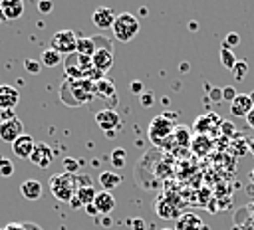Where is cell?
<instances>
[{
    "label": "cell",
    "instance_id": "6da1fadb",
    "mask_svg": "<svg viewBox=\"0 0 254 230\" xmlns=\"http://www.w3.org/2000/svg\"><path fill=\"white\" fill-rule=\"evenodd\" d=\"M60 95L62 101L67 105H85L89 103L95 95H93V81L91 79H64L62 87H60Z\"/></svg>",
    "mask_w": 254,
    "mask_h": 230
},
{
    "label": "cell",
    "instance_id": "7a4b0ae2",
    "mask_svg": "<svg viewBox=\"0 0 254 230\" xmlns=\"http://www.w3.org/2000/svg\"><path fill=\"white\" fill-rule=\"evenodd\" d=\"M50 192L54 194V198L62 200V202H69L77 188H79V182H77V174H69V172H62V174H54L50 176Z\"/></svg>",
    "mask_w": 254,
    "mask_h": 230
},
{
    "label": "cell",
    "instance_id": "3957f363",
    "mask_svg": "<svg viewBox=\"0 0 254 230\" xmlns=\"http://www.w3.org/2000/svg\"><path fill=\"white\" fill-rule=\"evenodd\" d=\"M139 30H141L139 18L133 16L131 12H121V14H117V16H115V22H113V26H111V32H113L115 40H119V42H123V44L131 42V40L139 34Z\"/></svg>",
    "mask_w": 254,
    "mask_h": 230
},
{
    "label": "cell",
    "instance_id": "277c9868",
    "mask_svg": "<svg viewBox=\"0 0 254 230\" xmlns=\"http://www.w3.org/2000/svg\"><path fill=\"white\" fill-rule=\"evenodd\" d=\"M64 69L69 79H89V75L93 71V61H91V58L73 52V54L65 56Z\"/></svg>",
    "mask_w": 254,
    "mask_h": 230
},
{
    "label": "cell",
    "instance_id": "5b68a950",
    "mask_svg": "<svg viewBox=\"0 0 254 230\" xmlns=\"http://www.w3.org/2000/svg\"><path fill=\"white\" fill-rule=\"evenodd\" d=\"M175 133V123L167 117V115H157L153 117L151 125H149V139L155 145H163V141L167 137H171Z\"/></svg>",
    "mask_w": 254,
    "mask_h": 230
},
{
    "label": "cell",
    "instance_id": "8992f818",
    "mask_svg": "<svg viewBox=\"0 0 254 230\" xmlns=\"http://www.w3.org/2000/svg\"><path fill=\"white\" fill-rule=\"evenodd\" d=\"M50 48L56 50L60 56L62 54H65V56L73 54L75 48H77V36H75V32L73 30H58L52 36V40H50Z\"/></svg>",
    "mask_w": 254,
    "mask_h": 230
},
{
    "label": "cell",
    "instance_id": "52a82bcc",
    "mask_svg": "<svg viewBox=\"0 0 254 230\" xmlns=\"http://www.w3.org/2000/svg\"><path fill=\"white\" fill-rule=\"evenodd\" d=\"M95 123L97 127L103 131V133H115L117 129H121V117L115 109L111 107H105V109H99L95 113Z\"/></svg>",
    "mask_w": 254,
    "mask_h": 230
},
{
    "label": "cell",
    "instance_id": "ba28073f",
    "mask_svg": "<svg viewBox=\"0 0 254 230\" xmlns=\"http://www.w3.org/2000/svg\"><path fill=\"white\" fill-rule=\"evenodd\" d=\"M91 61H93V69H97L101 73H107L113 67V48H111V44H105V46L97 48Z\"/></svg>",
    "mask_w": 254,
    "mask_h": 230
},
{
    "label": "cell",
    "instance_id": "9c48e42d",
    "mask_svg": "<svg viewBox=\"0 0 254 230\" xmlns=\"http://www.w3.org/2000/svg\"><path fill=\"white\" fill-rule=\"evenodd\" d=\"M30 161H32L36 167H40V169L50 167L52 161H54V151H52V147H50L48 143H36V147H34V151H32V155H30Z\"/></svg>",
    "mask_w": 254,
    "mask_h": 230
},
{
    "label": "cell",
    "instance_id": "30bf717a",
    "mask_svg": "<svg viewBox=\"0 0 254 230\" xmlns=\"http://www.w3.org/2000/svg\"><path fill=\"white\" fill-rule=\"evenodd\" d=\"M34 147H36L34 137L28 135V133H24L22 137H18V139L12 143V153H14L18 159H30Z\"/></svg>",
    "mask_w": 254,
    "mask_h": 230
},
{
    "label": "cell",
    "instance_id": "8fae6325",
    "mask_svg": "<svg viewBox=\"0 0 254 230\" xmlns=\"http://www.w3.org/2000/svg\"><path fill=\"white\" fill-rule=\"evenodd\" d=\"M22 135H24V125H22L20 119L8 121V123H0V139L4 143H14Z\"/></svg>",
    "mask_w": 254,
    "mask_h": 230
},
{
    "label": "cell",
    "instance_id": "7c38bea8",
    "mask_svg": "<svg viewBox=\"0 0 254 230\" xmlns=\"http://www.w3.org/2000/svg\"><path fill=\"white\" fill-rule=\"evenodd\" d=\"M115 16H117V14H115L111 8H107V6H99V8H95V10H93L91 20H93L95 28H99V30H107V28H111V26H113Z\"/></svg>",
    "mask_w": 254,
    "mask_h": 230
},
{
    "label": "cell",
    "instance_id": "4fadbf2b",
    "mask_svg": "<svg viewBox=\"0 0 254 230\" xmlns=\"http://www.w3.org/2000/svg\"><path fill=\"white\" fill-rule=\"evenodd\" d=\"M20 101V91L8 83L0 85V111L4 109H14Z\"/></svg>",
    "mask_w": 254,
    "mask_h": 230
},
{
    "label": "cell",
    "instance_id": "5bb4252c",
    "mask_svg": "<svg viewBox=\"0 0 254 230\" xmlns=\"http://www.w3.org/2000/svg\"><path fill=\"white\" fill-rule=\"evenodd\" d=\"M252 107H254V105H252L248 93H238V95L234 97V101L230 103V113H232L234 117H246Z\"/></svg>",
    "mask_w": 254,
    "mask_h": 230
},
{
    "label": "cell",
    "instance_id": "9a60e30c",
    "mask_svg": "<svg viewBox=\"0 0 254 230\" xmlns=\"http://www.w3.org/2000/svg\"><path fill=\"white\" fill-rule=\"evenodd\" d=\"M20 192L26 200H40L42 198V182L40 180H34V178H28L20 184Z\"/></svg>",
    "mask_w": 254,
    "mask_h": 230
},
{
    "label": "cell",
    "instance_id": "2e32d148",
    "mask_svg": "<svg viewBox=\"0 0 254 230\" xmlns=\"http://www.w3.org/2000/svg\"><path fill=\"white\" fill-rule=\"evenodd\" d=\"M93 204H95V208L99 210V214L109 216V212L115 208V198H113V194H111V192L101 190V192H97V196H95Z\"/></svg>",
    "mask_w": 254,
    "mask_h": 230
},
{
    "label": "cell",
    "instance_id": "e0dca14e",
    "mask_svg": "<svg viewBox=\"0 0 254 230\" xmlns=\"http://www.w3.org/2000/svg\"><path fill=\"white\" fill-rule=\"evenodd\" d=\"M93 95L99 99H115V85L111 79H99L93 83Z\"/></svg>",
    "mask_w": 254,
    "mask_h": 230
},
{
    "label": "cell",
    "instance_id": "ac0fdd59",
    "mask_svg": "<svg viewBox=\"0 0 254 230\" xmlns=\"http://www.w3.org/2000/svg\"><path fill=\"white\" fill-rule=\"evenodd\" d=\"M177 230H208V226L202 224V220L194 214H185L177 222Z\"/></svg>",
    "mask_w": 254,
    "mask_h": 230
},
{
    "label": "cell",
    "instance_id": "d6986e66",
    "mask_svg": "<svg viewBox=\"0 0 254 230\" xmlns=\"http://www.w3.org/2000/svg\"><path fill=\"white\" fill-rule=\"evenodd\" d=\"M0 8L6 16V20H18L24 12V4L20 0H10V2H0Z\"/></svg>",
    "mask_w": 254,
    "mask_h": 230
},
{
    "label": "cell",
    "instance_id": "ffe728a7",
    "mask_svg": "<svg viewBox=\"0 0 254 230\" xmlns=\"http://www.w3.org/2000/svg\"><path fill=\"white\" fill-rule=\"evenodd\" d=\"M99 184L103 186V190L109 192L121 184V174H117L113 171H103V172H99Z\"/></svg>",
    "mask_w": 254,
    "mask_h": 230
},
{
    "label": "cell",
    "instance_id": "44dd1931",
    "mask_svg": "<svg viewBox=\"0 0 254 230\" xmlns=\"http://www.w3.org/2000/svg\"><path fill=\"white\" fill-rule=\"evenodd\" d=\"M95 38H87V36H77V48L75 52L81 54V56H87V58H93L95 54Z\"/></svg>",
    "mask_w": 254,
    "mask_h": 230
},
{
    "label": "cell",
    "instance_id": "7402d4cb",
    "mask_svg": "<svg viewBox=\"0 0 254 230\" xmlns=\"http://www.w3.org/2000/svg\"><path fill=\"white\" fill-rule=\"evenodd\" d=\"M60 61H62V56H60L56 50H52V48L42 50V54H40V63H42V67H56Z\"/></svg>",
    "mask_w": 254,
    "mask_h": 230
},
{
    "label": "cell",
    "instance_id": "603a6c76",
    "mask_svg": "<svg viewBox=\"0 0 254 230\" xmlns=\"http://www.w3.org/2000/svg\"><path fill=\"white\" fill-rule=\"evenodd\" d=\"M236 56H234V52L228 48V46H224V44H220V63H222V67H226V69H234V65H236Z\"/></svg>",
    "mask_w": 254,
    "mask_h": 230
},
{
    "label": "cell",
    "instance_id": "cb8c5ba5",
    "mask_svg": "<svg viewBox=\"0 0 254 230\" xmlns=\"http://www.w3.org/2000/svg\"><path fill=\"white\" fill-rule=\"evenodd\" d=\"M75 196L79 198V202H81V204H83V208H85L87 204H93V200H95L97 192L93 190V186H81V188H77Z\"/></svg>",
    "mask_w": 254,
    "mask_h": 230
},
{
    "label": "cell",
    "instance_id": "d4e9b609",
    "mask_svg": "<svg viewBox=\"0 0 254 230\" xmlns=\"http://www.w3.org/2000/svg\"><path fill=\"white\" fill-rule=\"evenodd\" d=\"M210 147H212V141H210L208 137H204V135H198V137L192 141V151H194L196 155H204V153H208Z\"/></svg>",
    "mask_w": 254,
    "mask_h": 230
},
{
    "label": "cell",
    "instance_id": "484cf974",
    "mask_svg": "<svg viewBox=\"0 0 254 230\" xmlns=\"http://www.w3.org/2000/svg\"><path fill=\"white\" fill-rule=\"evenodd\" d=\"M125 157H127L125 149H121V147H115V149L111 151V165H113L115 169H121V167L125 165Z\"/></svg>",
    "mask_w": 254,
    "mask_h": 230
},
{
    "label": "cell",
    "instance_id": "4316f807",
    "mask_svg": "<svg viewBox=\"0 0 254 230\" xmlns=\"http://www.w3.org/2000/svg\"><path fill=\"white\" fill-rule=\"evenodd\" d=\"M12 174H14V163L8 157H0V176L10 178Z\"/></svg>",
    "mask_w": 254,
    "mask_h": 230
},
{
    "label": "cell",
    "instance_id": "83f0119b",
    "mask_svg": "<svg viewBox=\"0 0 254 230\" xmlns=\"http://www.w3.org/2000/svg\"><path fill=\"white\" fill-rule=\"evenodd\" d=\"M81 165H83L81 159H73V157L64 159V169H65V172H69V174H77V171H79Z\"/></svg>",
    "mask_w": 254,
    "mask_h": 230
},
{
    "label": "cell",
    "instance_id": "f1b7e54d",
    "mask_svg": "<svg viewBox=\"0 0 254 230\" xmlns=\"http://www.w3.org/2000/svg\"><path fill=\"white\" fill-rule=\"evenodd\" d=\"M232 73H234V79H238V81H242V79H244V75L248 73V63H246L244 59H240V61H236V65H234V69H232Z\"/></svg>",
    "mask_w": 254,
    "mask_h": 230
},
{
    "label": "cell",
    "instance_id": "f546056e",
    "mask_svg": "<svg viewBox=\"0 0 254 230\" xmlns=\"http://www.w3.org/2000/svg\"><path fill=\"white\" fill-rule=\"evenodd\" d=\"M24 67H26V71L32 73V75H36V73L42 71V63H40V59H32V58L24 59Z\"/></svg>",
    "mask_w": 254,
    "mask_h": 230
},
{
    "label": "cell",
    "instance_id": "4dcf8cb0",
    "mask_svg": "<svg viewBox=\"0 0 254 230\" xmlns=\"http://www.w3.org/2000/svg\"><path fill=\"white\" fill-rule=\"evenodd\" d=\"M175 139L181 143V145H187V143H190V133L185 129V127H179V129H175Z\"/></svg>",
    "mask_w": 254,
    "mask_h": 230
},
{
    "label": "cell",
    "instance_id": "1f68e13d",
    "mask_svg": "<svg viewBox=\"0 0 254 230\" xmlns=\"http://www.w3.org/2000/svg\"><path fill=\"white\" fill-rule=\"evenodd\" d=\"M222 44H224V46H228V48H230V50H232V48H236V46H238V44H240V36H238V34H236V32H228V34H226V38H224V42H222Z\"/></svg>",
    "mask_w": 254,
    "mask_h": 230
},
{
    "label": "cell",
    "instance_id": "d6a6232c",
    "mask_svg": "<svg viewBox=\"0 0 254 230\" xmlns=\"http://www.w3.org/2000/svg\"><path fill=\"white\" fill-rule=\"evenodd\" d=\"M236 95H238V91H236L232 85H224V87H222V101H230V103H232Z\"/></svg>",
    "mask_w": 254,
    "mask_h": 230
},
{
    "label": "cell",
    "instance_id": "836d02e7",
    "mask_svg": "<svg viewBox=\"0 0 254 230\" xmlns=\"http://www.w3.org/2000/svg\"><path fill=\"white\" fill-rule=\"evenodd\" d=\"M139 101H141L143 107H151V105L155 103V95H153V91H143V93L139 95Z\"/></svg>",
    "mask_w": 254,
    "mask_h": 230
},
{
    "label": "cell",
    "instance_id": "e575fe53",
    "mask_svg": "<svg viewBox=\"0 0 254 230\" xmlns=\"http://www.w3.org/2000/svg\"><path fill=\"white\" fill-rule=\"evenodd\" d=\"M14 119H18L14 109H4V111H0V123H8V121H14Z\"/></svg>",
    "mask_w": 254,
    "mask_h": 230
},
{
    "label": "cell",
    "instance_id": "d590c367",
    "mask_svg": "<svg viewBox=\"0 0 254 230\" xmlns=\"http://www.w3.org/2000/svg\"><path fill=\"white\" fill-rule=\"evenodd\" d=\"M38 10H40V14H48L54 10V4L48 0H42V2H38Z\"/></svg>",
    "mask_w": 254,
    "mask_h": 230
},
{
    "label": "cell",
    "instance_id": "8d00e7d4",
    "mask_svg": "<svg viewBox=\"0 0 254 230\" xmlns=\"http://www.w3.org/2000/svg\"><path fill=\"white\" fill-rule=\"evenodd\" d=\"M131 228H133V230H147L143 218H131Z\"/></svg>",
    "mask_w": 254,
    "mask_h": 230
},
{
    "label": "cell",
    "instance_id": "74e56055",
    "mask_svg": "<svg viewBox=\"0 0 254 230\" xmlns=\"http://www.w3.org/2000/svg\"><path fill=\"white\" fill-rule=\"evenodd\" d=\"M210 99L212 101H222V89L220 87H212L210 89Z\"/></svg>",
    "mask_w": 254,
    "mask_h": 230
},
{
    "label": "cell",
    "instance_id": "f35d334b",
    "mask_svg": "<svg viewBox=\"0 0 254 230\" xmlns=\"http://www.w3.org/2000/svg\"><path fill=\"white\" fill-rule=\"evenodd\" d=\"M220 127H222V133H226V135L234 133V125H232V123H228V121H222V123H220Z\"/></svg>",
    "mask_w": 254,
    "mask_h": 230
},
{
    "label": "cell",
    "instance_id": "ab89813d",
    "mask_svg": "<svg viewBox=\"0 0 254 230\" xmlns=\"http://www.w3.org/2000/svg\"><path fill=\"white\" fill-rule=\"evenodd\" d=\"M143 89H145V85H143L141 81H133V83H131V91H133V93H143Z\"/></svg>",
    "mask_w": 254,
    "mask_h": 230
},
{
    "label": "cell",
    "instance_id": "60d3db41",
    "mask_svg": "<svg viewBox=\"0 0 254 230\" xmlns=\"http://www.w3.org/2000/svg\"><path fill=\"white\" fill-rule=\"evenodd\" d=\"M4 230H28V226H26V224H18V222H12V224H8Z\"/></svg>",
    "mask_w": 254,
    "mask_h": 230
},
{
    "label": "cell",
    "instance_id": "b9f144b4",
    "mask_svg": "<svg viewBox=\"0 0 254 230\" xmlns=\"http://www.w3.org/2000/svg\"><path fill=\"white\" fill-rule=\"evenodd\" d=\"M244 119H246V125H248L250 129H254V107L250 109V113H248V115H246Z\"/></svg>",
    "mask_w": 254,
    "mask_h": 230
},
{
    "label": "cell",
    "instance_id": "7bdbcfd3",
    "mask_svg": "<svg viewBox=\"0 0 254 230\" xmlns=\"http://www.w3.org/2000/svg\"><path fill=\"white\" fill-rule=\"evenodd\" d=\"M85 212L91 214V216H99V210L95 208V204H87V206H85Z\"/></svg>",
    "mask_w": 254,
    "mask_h": 230
},
{
    "label": "cell",
    "instance_id": "ee69618b",
    "mask_svg": "<svg viewBox=\"0 0 254 230\" xmlns=\"http://www.w3.org/2000/svg\"><path fill=\"white\" fill-rule=\"evenodd\" d=\"M69 206H71V208H73V210H77V208H81V206H83V204H81V202H79V198H77V196H73V198H71V200H69Z\"/></svg>",
    "mask_w": 254,
    "mask_h": 230
},
{
    "label": "cell",
    "instance_id": "f6af8a7d",
    "mask_svg": "<svg viewBox=\"0 0 254 230\" xmlns=\"http://www.w3.org/2000/svg\"><path fill=\"white\" fill-rule=\"evenodd\" d=\"M248 151L254 155V139H250V141H248Z\"/></svg>",
    "mask_w": 254,
    "mask_h": 230
},
{
    "label": "cell",
    "instance_id": "bcb514c9",
    "mask_svg": "<svg viewBox=\"0 0 254 230\" xmlns=\"http://www.w3.org/2000/svg\"><path fill=\"white\" fill-rule=\"evenodd\" d=\"M99 224H103V226H109V224H111V220H109V216H105V218H103V220H101Z\"/></svg>",
    "mask_w": 254,
    "mask_h": 230
},
{
    "label": "cell",
    "instance_id": "7dc6e473",
    "mask_svg": "<svg viewBox=\"0 0 254 230\" xmlns=\"http://www.w3.org/2000/svg\"><path fill=\"white\" fill-rule=\"evenodd\" d=\"M181 71H189V63H187V61L181 63Z\"/></svg>",
    "mask_w": 254,
    "mask_h": 230
},
{
    "label": "cell",
    "instance_id": "c3c4849f",
    "mask_svg": "<svg viewBox=\"0 0 254 230\" xmlns=\"http://www.w3.org/2000/svg\"><path fill=\"white\" fill-rule=\"evenodd\" d=\"M189 28H190V30H192V32H194V30H196V28H198V24H196V22H190V24H189Z\"/></svg>",
    "mask_w": 254,
    "mask_h": 230
},
{
    "label": "cell",
    "instance_id": "681fc988",
    "mask_svg": "<svg viewBox=\"0 0 254 230\" xmlns=\"http://www.w3.org/2000/svg\"><path fill=\"white\" fill-rule=\"evenodd\" d=\"M0 22H6V16H4V12H2V8H0Z\"/></svg>",
    "mask_w": 254,
    "mask_h": 230
},
{
    "label": "cell",
    "instance_id": "f907efd6",
    "mask_svg": "<svg viewBox=\"0 0 254 230\" xmlns=\"http://www.w3.org/2000/svg\"><path fill=\"white\" fill-rule=\"evenodd\" d=\"M248 97H250V101H252V105H254V89L248 93Z\"/></svg>",
    "mask_w": 254,
    "mask_h": 230
},
{
    "label": "cell",
    "instance_id": "816d5d0a",
    "mask_svg": "<svg viewBox=\"0 0 254 230\" xmlns=\"http://www.w3.org/2000/svg\"><path fill=\"white\" fill-rule=\"evenodd\" d=\"M250 180H252V182H254V169H252V171H250Z\"/></svg>",
    "mask_w": 254,
    "mask_h": 230
},
{
    "label": "cell",
    "instance_id": "f5cc1de1",
    "mask_svg": "<svg viewBox=\"0 0 254 230\" xmlns=\"http://www.w3.org/2000/svg\"><path fill=\"white\" fill-rule=\"evenodd\" d=\"M161 230H173V228H161Z\"/></svg>",
    "mask_w": 254,
    "mask_h": 230
}]
</instances>
